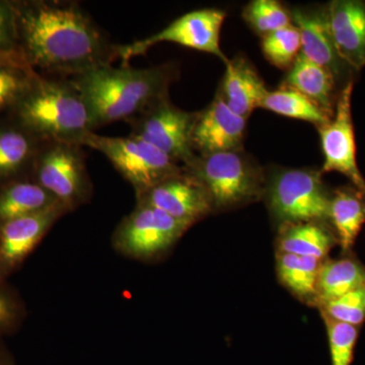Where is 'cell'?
Here are the masks:
<instances>
[{"label": "cell", "mask_w": 365, "mask_h": 365, "mask_svg": "<svg viewBox=\"0 0 365 365\" xmlns=\"http://www.w3.org/2000/svg\"><path fill=\"white\" fill-rule=\"evenodd\" d=\"M321 316L326 326L332 365H352L359 327L336 321L324 314Z\"/></svg>", "instance_id": "cell-28"}, {"label": "cell", "mask_w": 365, "mask_h": 365, "mask_svg": "<svg viewBox=\"0 0 365 365\" xmlns=\"http://www.w3.org/2000/svg\"><path fill=\"white\" fill-rule=\"evenodd\" d=\"M176 69L170 64L135 68L105 66L69 78L90 107L96 129L129 122L169 98Z\"/></svg>", "instance_id": "cell-2"}, {"label": "cell", "mask_w": 365, "mask_h": 365, "mask_svg": "<svg viewBox=\"0 0 365 365\" xmlns=\"http://www.w3.org/2000/svg\"><path fill=\"white\" fill-rule=\"evenodd\" d=\"M313 257L276 252L278 280L294 297L309 306H317V284L322 262Z\"/></svg>", "instance_id": "cell-21"}, {"label": "cell", "mask_w": 365, "mask_h": 365, "mask_svg": "<svg viewBox=\"0 0 365 365\" xmlns=\"http://www.w3.org/2000/svg\"><path fill=\"white\" fill-rule=\"evenodd\" d=\"M16 316V309L13 302L0 292V328L6 327L13 322Z\"/></svg>", "instance_id": "cell-33"}, {"label": "cell", "mask_w": 365, "mask_h": 365, "mask_svg": "<svg viewBox=\"0 0 365 365\" xmlns=\"http://www.w3.org/2000/svg\"><path fill=\"white\" fill-rule=\"evenodd\" d=\"M182 169L202 186L213 212L264 198L267 174L242 150L196 155Z\"/></svg>", "instance_id": "cell-4"}, {"label": "cell", "mask_w": 365, "mask_h": 365, "mask_svg": "<svg viewBox=\"0 0 365 365\" xmlns=\"http://www.w3.org/2000/svg\"><path fill=\"white\" fill-rule=\"evenodd\" d=\"M262 51L274 66L287 69L300 54L302 43L299 29L292 25L262 37Z\"/></svg>", "instance_id": "cell-27"}, {"label": "cell", "mask_w": 365, "mask_h": 365, "mask_svg": "<svg viewBox=\"0 0 365 365\" xmlns=\"http://www.w3.org/2000/svg\"><path fill=\"white\" fill-rule=\"evenodd\" d=\"M321 170L277 169L266 177L264 199L278 227L292 223H329L331 193Z\"/></svg>", "instance_id": "cell-5"}, {"label": "cell", "mask_w": 365, "mask_h": 365, "mask_svg": "<svg viewBox=\"0 0 365 365\" xmlns=\"http://www.w3.org/2000/svg\"><path fill=\"white\" fill-rule=\"evenodd\" d=\"M138 202L153 206L190 225L213 212L202 186L184 169L138 196Z\"/></svg>", "instance_id": "cell-13"}, {"label": "cell", "mask_w": 365, "mask_h": 365, "mask_svg": "<svg viewBox=\"0 0 365 365\" xmlns=\"http://www.w3.org/2000/svg\"><path fill=\"white\" fill-rule=\"evenodd\" d=\"M85 160L78 144L45 141L34 163L36 182L64 207H74L88 195Z\"/></svg>", "instance_id": "cell-8"}, {"label": "cell", "mask_w": 365, "mask_h": 365, "mask_svg": "<svg viewBox=\"0 0 365 365\" xmlns=\"http://www.w3.org/2000/svg\"><path fill=\"white\" fill-rule=\"evenodd\" d=\"M365 287V267L351 256L322 262L317 284V307Z\"/></svg>", "instance_id": "cell-23"}, {"label": "cell", "mask_w": 365, "mask_h": 365, "mask_svg": "<svg viewBox=\"0 0 365 365\" xmlns=\"http://www.w3.org/2000/svg\"><path fill=\"white\" fill-rule=\"evenodd\" d=\"M329 223L343 253L349 254L365 223V193L353 186L331 193Z\"/></svg>", "instance_id": "cell-19"}, {"label": "cell", "mask_w": 365, "mask_h": 365, "mask_svg": "<svg viewBox=\"0 0 365 365\" xmlns=\"http://www.w3.org/2000/svg\"><path fill=\"white\" fill-rule=\"evenodd\" d=\"M225 66L218 93L232 111L248 119L255 110L261 107L269 90L248 60L228 59Z\"/></svg>", "instance_id": "cell-17"}, {"label": "cell", "mask_w": 365, "mask_h": 365, "mask_svg": "<svg viewBox=\"0 0 365 365\" xmlns=\"http://www.w3.org/2000/svg\"><path fill=\"white\" fill-rule=\"evenodd\" d=\"M190 227L160 209L138 202L118 228L116 244L130 256L150 258L167 251Z\"/></svg>", "instance_id": "cell-10"}, {"label": "cell", "mask_w": 365, "mask_h": 365, "mask_svg": "<svg viewBox=\"0 0 365 365\" xmlns=\"http://www.w3.org/2000/svg\"><path fill=\"white\" fill-rule=\"evenodd\" d=\"M330 223L306 222L278 227L277 251L326 260L338 244Z\"/></svg>", "instance_id": "cell-18"}, {"label": "cell", "mask_w": 365, "mask_h": 365, "mask_svg": "<svg viewBox=\"0 0 365 365\" xmlns=\"http://www.w3.org/2000/svg\"><path fill=\"white\" fill-rule=\"evenodd\" d=\"M284 86L299 91L322 108L329 116H333L339 93L335 95L337 81L325 67L314 63L299 54L288 71Z\"/></svg>", "instance_id": "cell-20"}, {"label": "cell", "mask_w": 365, "mask_h": 365, "mask_svg": "<svg viewBox=\"0 0 365 365\" xmlns=\"http://www.w3.org/2000/svg\"><path fill=\"white\" fill-rule=\"evenodd\" d=\"M319 313L329 318L359 327L365 322V287L352 290L342 297L324 302Z\"/></svg>", "instance_id": "cell-29"}, {"label": "cell", "mask_w": 365, "mask_h": 365, "mask_svg": "<svg viewBox=\"0 0 365 365\" xmlns=\"http://www.w3.org/2000/svg\"><path fill=\"white\" fill-rule=\"evenodd\" d=\"M0 66H14L26 69V71H34L21 53L6 52L1 50H0Z\"/></svg>", "instance_id": "cell-32"}, {"label": "cell", "mask_w": 365, "mask_h": 365, "mask_svg": "<svg viewBox=\"0 0 365 365\" xmlns=\"http://www.w3.org/2000/svg\"><path fill=\"white\" fill-rule=\"evenodd\" d=\"M37 74L35 71L0 66V112L14 109Z\"/></svg>", "instance_id": "cell-30"}, {"label": "cell", "mask_w": 365, "mask_h": 365, "mask_svg": "<svg viewBox=\"0 0 365 365\" xmlns=\"http://www.w3.org/2000/svg\"><path fill=\"white\" fill-rule=\"evenodd\" d=\"M11 4L19 47L33 69L54 78H74L119 58L118 45L78 2Z\"/></svg>", "instance_id": "cell-1"}, {"label": "cell", "mask_w": 365, "mask_h": 365, "mask_svg": "<svg viewBox=\"0 0 365 365\" xmlns=\"http://www.w3.org/2000/svg\"><path fill=\"white\" fill-rule=\"evenodd\" d=\"M0 50L21 53L13 4L7 2H0Z\"/></svg>", "instance_id": "cell-31"}, {"label": "cell", "mask_w": 365, "mask_h": 365, "mask_svg": "<svg viewBox=\"0 0 365 365\" xmlns=\"http://www.w3.org/2000/svg\"><path fill=\"white\" fill-rule=\"evenodd\" d=\"M225 18L227 14L220 9L190 11L145 39L128 45H118V57L122 60V66H129L133 57L145 54L158 43L170 42L215 55L227 63L228 59L220 48V32Z\"/></svg>", "instance_id": "cell-7"}, {"label": "cell", "mask_w": 365, "mask_h": 365, "mask_svg": "<svg viewBox=\"0 0 365 365\" xmlns=\"http://www.w3.org/2000/svg\"><path fill=\"white\" fill-rule=\"evenodd\" d=\"M59 203L37 182H14L0 191V225L36 215Z\"/></svg>", "instance_id": "cell-24"}, {"label": "cell", "mask_w": 365, "mask_h": 365, "mask_svg": "<svg viewBox=\"0 0 365 365\" xmlns=\"http://www.w3.org/2000/svg\"><path fill=\"white\" fill-rule=\"evenodd\" d=\"M16 122L42 141L78 144L96 129L95 120L69 78L32 79L14 109Z\"/></svg>", "instance_id": "cell-3"}, {"label": "cell", "mask_w": 365, "mask_h": 365, "mask_svg": "<svg viewBox=\"0 0 365 365\" xmlns=\"http://www.w3.org/2000/svg\"><path fill=\"white\" fill-rule=\"evenodd\" d=\"M353 81L343 86L336 101L332 118L318 127L324 163L321 173L338 172L365 193V180L356 160V144L352 122Z\"/></svg>", "instance_id": "cell-11"}, {"label": "cell", "mask_w": 365, "mask_h": 365, "mask_svg": "<svg viewBox=\"0 0 365 365\" xmlns=\"http://www.w3.org/2000/svg\"><path fill=\"white\" fill-rule=\"evenodd\" d=\"M260 108L281 116L309 122L317 127L326 124L332 118L313 101L287 86L269 91Z\"/></svg>", "instance_id": "cell-25"}, {"label": "cell", "mask_w": 365, "mask_h": 365, "mask_svg": "<svg viewBox=\"0 0 365 365\" xmlns=\"http://www.w3.org/2000/svg\"><path fill=\"white\" fill-rule=\"evenodd\" d=\"M247 119L232 111L217 93L215 100L196 113L191 143L196 155L242 150Z\"/></svg>", "instance_id": "cell-12"}, {"label": "cell", "mask_w": 365, "mask_h": 365, "mask_svg": "<svg viewBox=\"0 0 365 365\" xmlns=\"http://www.w3.org/2000/svg\"><path fill=\"white\" fill-rule=\"evenodd\" d=\"M289 11L292 24L299 31L300 54L328 69L337 83H342V86L351 81L349 76L352 71L340 58L334 44L326 6L321 9L295 7Z\"/></svg>", "instance_id": "cell-14"}, {"label": "cell", "mask_w": 365, "mask_h": 365, "mask_svg": "<svg viewBox=\"0 0 365 365\" xmlns=\"http://www.w3.org/2000/svg\"><path fill=\"white\" fill-rule=\"evenodd\" d=\"M83 146L103 153L115 169L135 188L137 196L182 172V167L151 144L128 137L88 134Z\"/></svg>", "instance_id": "cell-6"}, {"label": "cell", "mask_w": 365, "mask_h": 365, "mask_svg": "<svg viewBox=\"0 0 365 365\" xmlns=\"http://www.w3.org/2000/svg\"><path fill=\"white\" fill-rule=\"evenodd\" d=\"M327 16L338 55L352 71L365 66V1L334 0Z\"/></svg>", "instance_id": "cell-16"}, {"label": "cell", "mask_w": 365, "mask_h": 365, "mask_svg": "<svg viewBox=\"0 0 365 365\" xmlns=\"http://www.w3.org/2000/svg\"><path fill=\"white\" fill-rule=\"evenodd\" d=\"M0 365H14L11 359L6 354V352L0 350Z\"/></svg>", "instance_id": "cell-34"}, {"label": "cell", "mask_w": 365, "mask_h": 365, "mask_svg": "<svg viewBox=\"0 0 365 365\" xmlns=\"http://www.w3.org/2000/svg\"><path fill=\"white\" fill-rule=\"evenodd\" d=\"M242 16L261 38L292 25L290 11L276 0H253L245 7Z\"/></svg>", "instance_id": "cell-26"}, {"label": "cell", "mask_w": 365, "mask_h": 365, "mask_svg": "<svg viewBox=\"0 0 365 365\" xmlns=\"http://www.w3.org/2000/svg\"><path fill=\"white\" fill-rule=\"evenodd\" d=\"M44 141L16 122L0 127V180L18 175L36 158Z\"/></svg>", "instance_id": "cell-22"}, {"label": "cell", "mask_w": 365, "mask_h": 365, "mask_svg": "<svg viewBox=\"0 0 365 365\" xmlns=\"http://www.w3.org/2000/svg\"><path fill=\"white\" fill-rule=\"evenodd\" d=\"M195 118L196 113L179 109L168 98L129 121L130 136L151 144L184 167L196 157L191 143Z\"/></svg>", "instance_id": "cell-9"}, {"label": "cell", "mask_w": 365, "mask_h": 365, "mask_svg": "<svg viewBox=\"0 0 365 365\" xmlns=\"http://www.w3.org/2000/svg\"><path fill=\"white\" fill-rule=\"evenodd\" d=\"M67 209L57 204L36 215L0 225V276L14 270L36 248L53 223Z\"/></svg>", "instance_id": "cell-15"}]
</instances>
